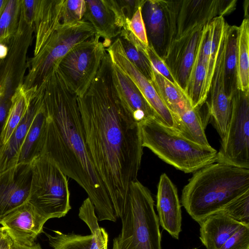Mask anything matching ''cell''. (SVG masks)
<instances>
[{
  "label": "cell",
  "mask_w": 249,
  "mask_h": 249,
  "mask_svg": "<svg viewBox=\"0 0 249 249\" xmlns=\"http://www.w3.org/2000/svg\"><path fill=\"white\" fill-rule=\"evenodd\" d=\"M111 73L116 93L134 119L140 123L150 118L157 119L153 110L135 84L112 61Z\"/></svg>",
  "instance_id": "obj_21"
},
{
  "label": "cell",
  "mask_w": 249,
  "mask_h": 249,
  "mask_svg": "<svg viewBox=\"0 0 249 249\" xmlns=\"http://www.w3.org/2000/svg\"><path fill=\"white\" fill-rule=\"evenodd\" d=\"M86 10L82 20L90 23L96 34L104 39L107 49L111 39L119 36L127 25L117 0H86Z\"/></svg>",
  "instance_id": "obj_16"
},
{
  "label": "cell",
  "mask_w": 249,
  "mask_h": 249,
  "mask_svg": "<svg viewBox=\"0 0 249 249\" xmlns=\"http://www.w3.org/2000/svg\"><path fill=\"white\" fill-rule=\"evenodd\" d=\"M249 1L246 0L244 3V18H249Z\"/></svg>",
  "instance_id": "obj_45"
},
{
  "label": "cell",
  "mask_w": 249,
  "mask_h": 249,
  "mask_svg": "<svg viewBox=\"0 0 249 249\" xmlns=\"http://www.w3.org/2000/svg\"><path fill=\"white\" fill-rule=\"evenodd\" d=\"M149 190L137 180L119 212L122 230L112 249H161V233Z\"/></svg>",
  "instance_id": "obj_5"
},
{
  "label": "cell",
  "mask_w": 249,
  "mask_h": 249,
  "mask_svg": "<svg viewBox=\"0 0 249 249\" xmlns=\"http://www.w3.org/2000/svg\"><path fill=\"white\" fill-rule=\"evenodd\" d=\"M142 145L160 159L185 173L214 163L217 151L187 139L176 130L152 117L139 123Z\"/></svg>",
  "instance_id": "obj_4"
},
{
  "label": "cell",
  "mask_w": 249,
  "mask_h": 249,
  "mask_svg": "<svg viewBox=\"0 0 249 249\" xmlns=\"http://www.w3.org/2000/svg\"><path fill=\"white\" fill-rule=\"evenodd\" d=\"M157 209L159 223L173 238L179 239L182 215L178 191L165 174L160 178L157 194Z\"/></svg>",
  "instance_id": "obj_19"
},
{
  "label": "cell",
  "mask_w": 249,
  "mask_h": 249,
  "mask_svg": "<svg viewBox=\"0 0 249 249\" xmlns=\"http://www.w3.org/2000/svg\"><path fill=\"white\" fill-rule=\"evenodd\" d=\"M220 249H249V225L242 224Z\"/></svg>",
  "instance_id": "obj_37"
},
{
  "label": "cell",
  "mask_w": 249,
  "mask_h": 249,
  "mask_svg": "<svg viewBox=\"0 0 249 249\" xmlns=\"http://www.w3.org/2000/svg\"><path fill=\"white\" fill-rule=\"evenodd\" d=\"M221 211L238 222L249 225V192L228 204Z\"/></svg>",
  "instance_id": "obj_35"
},
{
  "label": "cell",
  "mask_w": 249,
  "mask_h": 249,
  "mask_svg": "<svg viewBox=\"0 0 249 249\" xmlns=\"http://www.w3.org/2000/svg\"><path fill=\"white\" fill-rule=\"evenodd\" d=\"M197 249L196 248H194V249Z\"/></svg>",
  "instance_id": "obj_49"
},
{
  "label": "cell",
  "mask_w": 249,
  "mask_h": 249,
  "mask_svg": "<svg viewBox=\"0 0 249 249\" xmlns=\"http://www.w3.org/2000/svg\"><path fill=\"white\" fill-rule=\"evenodd\" d=\"M38 0H22L21 15L29 24L34 25Z\"/></svg>",
  "instance_id": "obj_41"
},
{
  "label": "cell",
  "mask_w": 249,
  "mask_h": 249,
  "mask_svg": "<svg viewBox=\"0 0 249 249\" xmlns=\"http://www.w3.org/2000/svg\"><path fill=\"white\" fill-rule=\"evenodd\" d=\"M10 249H42L39 243H35L31 246L21 245L12 241Z\"/></svg>",
  "instance_id": "obj_43"
},
{
  "label": "cell",
  "mask_w": 249,
  "mask_h": 249,
  "mask_svg": "<svg viewBox=\"0 0 249 249\" xmlns=\"http://www.w3.org/2000/svg\"><path fill=\"white\" fill-rule=\"evenodd\" d=\"M47 220L28 202L15 209L0 220V224L13 242L31 246L37 236L43 232Z\"/></svg>",
  "instance_id": "obj_18"
},
{
  "label": "cell",
  "mask_w": 249,
  "mask_h": 249,
  "mask_svg": "<svg viewBox=\"0 0 249 249\" xmlns=\"http://www.w3.org/2000/svg\"><path fill=\"white\" fill-rule=\"evenodd\" d=\"M112 61L135 84L151 107L157 120L176 130L174 119L151 82L144 77L127 57L119 37L106 49Z\"/></svg>",
  "instance_id": "obj_13"
},
{
  "label": "cell",
  "mask_w": 249,
  "mask_h": 249,
  "mask_svg": "<svg viewBox=\"0 0 249 249\" xmlns=\"http://www.w3.org/2000/svg\"><path fill=\"white\" fill-rule=\"evenodd\" d=\"M249 192V169L213 163L195 172L183 187L181 203L199 224Z\"/></svg>",
  "instance_id": "obj_3"
},
{
  "label": "cell",
  "mask_w": 249,
  "mask_h": 249,
  "mask_svg": "<svg viewBox=\"0 0 249 249\" xmlns=\"http://www.w3.org/2000/svg\"><path fill=\"white\" fill-rule=\"evenodd\" d=\"M32 178L31 163H20L0 173V220L28 202Z\"/></svg>",
  "instance_id": "obj_15"
},
{
  "label": "cell",
  "mask_w": 249,
  "mask_h": 249,
  "mask_svg": "<svg viewBox=\"0 0 249 249\" xmlns=\"http://www.w3.org/2000/svg\"><path fill=\"white\" fill-rule=\"evenodd\" d=\"M8 0H0V17L4 9Z\"/></svg>",
  "instance_id": "obj_46"
},
{
  "label": "cell",
  "mask_w": 249,
  "mask_h": 249,
  "mask_svg": "<svg viewBox=\"0 0 249 249\" xmlns=\"http://www.w3.org/2000/svg\"><path fill=\"white\" fill-rule=\"evenodd\" d=\"M34 32V25L28 24L20 15L18 29L7 44L8 53L0 66V97L11 99L23 84Z\"/></svg>",
  "instance_id": "obj_10"
},
{
  "label": "cell",
  "mask_w": 249,
  "mask_h": 249,
  "mask_svg": "<svg viewBox=\"0 0 249 249\" xmlns=\"http://www.w3.org/2000/svg\"><path fill=\"white\" fill-rule=\"evenodd\" d=\"M236 2V0H180L176 39L203 27L216 17L230 14L235 9Z\"/></svg>",
  "instance_id": "obj_11"
},
{
  "label": "cell",
  "mask_w": 249,
  "mask_h": 249,
  "mask_svg": "<svg viewBox=\"0 0 249 249\" xmlns=\"http://www.w3.org/2000/svg\"><path fill=\"white\" fill-rule=\"evenodd\" d=\"M78 216L88 226L91 234L82 235L53 231V235L46 234L50 246L53 249H108V233L99 226L94 207L89 197L80 206Z\"/></svg>",
  "instance_id": "obj_12"
},
{
  "label": "cell",
  "mask_w": 249,
  "mask_h": 249,
  "mask_svg": "<svg viewBox=\"0 0 249 249\" xmlns=\"http://www.w3.org/2000/svg\"><path fill=\"white\" fill-rule=\"evenodd\" d=\"M22 0H8L0 17V42L6 45L17 32L20 21Z\"/></svg>",
  "instance_id": "obj_34"
},
{
  "label": "cell",
  "mask_w": 249,
  "mask_h": 249,
  "mask_svg": "<svg viewBox=\"0 0 249 249\" xmlns=\"http://www.w3.org/2000/svg\"><path fill=\"white\" fill-rule=\"evenodd\" d=\"M249 19L244 18L238 26L237 82L238 89L249 91Z\"/></svg>",
  "instance_id": "obj_33"
},
{
  "label": "cell",
  "mask_w": 249,
  "mask_h": 249,
  "mask_svg": "<svg viewBox=\"0 0 249 249\" xmlns=\"http://www.w3.org/2000/svg\"><path fill=\"white\" fill-rule=\"evenodd\" d=\"M56 69L44 84L47 123L41 154L51 157L84 189L98 221L116 222L117 213L88 153L77 97Z\"/></svg>",
  "instance_id": "obj_2"
},
{
  "label": "cell",
  "mask_w": 249,
  "mask_h": 249,
  "mask_svg": "<svg viewBox=\"0 0 249 249\" xmlns=\"http://www.w3.org/2000/svg\"><path fill=\"white\" fill-rule=\"evenodd\" d=\"M111 62L106 53L89 88L77 102L89 156L118 215L131 184L138 180L143 147L139 123L115 90Z\"/></svg>",
  "instance_id": "obj_1"
},
{
  "label": "cell",
  "mask_w": 249,
  "mask_h": 249,
  "mask_svg": "<svg viewBox=\"0 0 249 249\" xmlns=\"http://www.w3.org/2000/svg\"><path fill=\"white\" fill-rule=\"evenodd\" d=\"M146 50L152 67L169 81L178 86L164 60L156 53L150 45H148Z\"/></svg>",
  "instance_id": "obj_39"
},
{
  "label": "cell",
  "mask_w": 249,
  "mask_h": 249,
  "mask_svg": "<svg viewBox=\"0 0 249 249\" xmlns=\"http://www.w3.org/2000/svg\"><path fill=\"white\" fill-rule=\"evenodd\" d=\"M11 104V98L0 97V135Z\"/></svg>",
  "instance_id": "obj_42"
},
{
  "label": "cell",
  "mask_w": 249,
  "mask_h": 249,
  "mask_svg": "<svg viewBox=\"0 0 249 249\" xmlns=\"http://www.w3.org/2000/svg\"><path fill=\"white\" fill-rule=\"evenodd\" d=\"M31 163L32 178L28 202L47 220L66 216L71 209L67 176L46 153Z\"/></svg>",
  "instance_id": "obj_6"
},
{
  "label": "cell",
  "mask_w": 249,
  "mask_h": 249,
  "mask_svg": "<svg viewBox=\"0 0 249 249\" xmlns=\"http://www.w3.org/2000/svg\"><path fill=\"white\" fill-rule=\"evenodd\" d=\"M44 86L37 90L29 109L18 125L9 140L0 150V173L11 167V162L19 149L34 117L43 102Z\"/></svg>",
  "instance_id": "obj_25"
},
{
  "label": "cell",
  "mask_w": 249,
  "mask_h": 249,
  "mask_svg": "<svg viewBox=\"0 0 249 249\" xmlns=\"http://www.w3.org/2000/svg\"><path fill=\"white\" fill-rule=\"evenodd\" d=\"M176 130L182 135L196 143L209 146L205 132V124L199 109L187 107L179 115L174 117Z\"/></svg>",
  "instance_id": "obj_31"
},
{
  "label": "cell",
  "mask_w": 249,
  "mask_h": 249,
  "mask_svg": "<svg viewBox=\"0 0 249 249\" xmlns=\"http://www.w3.org/2000/svg\"><path fill=\"white\" fill-rule=\"evenodd\" d=\"M148 45L162 59L170 45L167 15L161 0H145L142 7Z\"/></svg>",
  "instance_id": "obj_20"
},
{
  "label": "cell",
  "mask_w": 249,
  "mask_h": 249,
  "mask_svg": "<svg viewBox=\"0 0 249 249\" xmlns=\"http://www.w3.org/2000/svg\"><path fill=\"white\" fill-rule=\"evenodd\" d=\"M238 26L227 24L225 32L223 75L225 91L231 99L238 90L237 82V37Z\"/></svg>",
  "instance_id": "obj_28"
},
{
  "label": "cell",
  "mask_w": 249,
  "mask_h": 249,
  "mask_svg": "<svg viewBox=\"0 0 249 249\" xmlns=\"http://www.w3.org/2000/svg\"><path fill=\"white\" fill-rule=\"evenodd\" d=\"M227 24L223 17H217L205 25L202 30L197 52L207 67L209 89Z\"/></svg>",
  "instance_id": "obj_22"
},
{
  "label": "cell",
  "mask_w": 249,
  "mask_h": 249,
  "mask_svg": "<svg viewBox=\"0 0 249 249\" xmlns=\"http://www.w3.org/2000/svg\"><path fill=\"white\" fill-rule=\"evenodd\" d=\"M117 0L121 12L126 21L127 26L133 15L140 7H142L145 1V0Z\"/></svg>",
  "instance_id": "obj_40"
},
{
  "label": "cell",
  "mask_w": 249,
  "mask_h": 249,
  "mask_svg": "<svg viewBox=\"0 0 249 249\" xmlns=\"http://www.w3.org/2000/svg\"><path fill=\"white\" fill-rule=\"evenodd\" d=\"M64 0H38L34 22L36 55L48 39L61 24Z\"/></svg>",
  "instance_id": "obj_24"
},
{
  "label": "cell",
  "mask_w": 249,
  "mask_h": 249,
  "mask_svg": "<svg viewBox=\"0 0 249 249\" xmlns=\"http://www.w3.org/2000/svg\"><path fill=\"white\" fill-rule=\"evenodd\" d=\"M96 34L92 25L81 20L72 24H61L38 53L28 59V73L23 86L26 89L37 90L57 68L59 61L75 45Z\"/></svg>",
  "instance_id": "obj_7"
},
{
  "label": "cell",
  "mask_w": 249,
  "mask_h": 249,
  "mask_svg": "<svg viewBox=\"0 0 249 249\" xmlns=\"http://www.w3.org/2000/svg\"><path fill=\"white\" fill-rule=\"evenodd\" d=\"M6 232L2 227L0 228V239H1L5 234Z\"/></svg>",
  "instance_id": "obj_47"
},
{
  "label": "cell",
  "mask_w": 249,
  "mask_h": 249,
  "mask_svg": "<svg viewBox=\"0 0 249 249\" xmlns=\"http://www.w3.org/2000/svg\"><path fill=\"white\" fill-rule=\"evenodd\" d=\"M207 76L206 66L197 50L184 91L193 108L199 109L207 99L209 89L207 86Z\"/></svg>",
  "instance_id": "obj_30"
},
{
  "label": "cell",
  "mask_w": 249,
  "mask_h": 249,
  "mask_svg": "<svg viewBox=\"0 0 249 249\" xmlns=\"http://www.w3.org/2000/svg\"><path fill=\"white\" fill-rule=\"evenodd\" d=\"M231 104L227 133L215 162L249 169V91L237 90Z\"/></svg>",
  "instance_id": "obj_9"
},
{
  "label": "cell",
  "mask_w": 249,
  "mask_h": 249,
  "mask_svg": "<svg viewBox=\"0 0 249 249\" xmlns=\"http://www.w3.org/2000/svg\"><path fill=\"white\" fill-rule=\"evenodd\" d=\"M12 240L6 233L0 239V249H9L12 243Z\"/></svg>",
  "instance_id": "obj_44"
},
{
  "label": "cell",
  "mask_w": 249,
  "mask_h": 249,
  "mask_svg": "<svg viewBox=\"0 0 249 249\" xmlns=\"http://www.w3.org/2000/svg\"><path fill=\"white\" fill-rule=\"evenodd\" d=\"M86 10L85 0H64L61 23L72 24L82 20Z\"/></svg>",
  "instance_id": "obj_36"
},
{
  "label": "cell",
  "mask_w": 249,
  "mask_h": 249,
  "mask_svg": "<svg viewBox=\"0 0 249 249\" xmlns=\"http://www.w3.org/2000/svg\"><path fill=\"white\" fill-rule=\"evenodd\" d=\"M152 70L153 75L150 82L174 118L191 105L190 103L178 86L169 81L153 68Z\"/></svg>",
  "instance_id": "obj_29"
},
{
  "label": "cell",
  "mask_w": 249,
  "mask_h": 249,
  "mask_svg": "<svg viewBox=\"0 0 249 249\" xmlns=\"http://www.w3.org/2000/svg\"><path fill=\"white\" fill-rule=\"evenodd\" d=\"M203 27L175 40L163 60L178 86L185 90Z\"/></svg>",
  "instance_id": "obj_17"
},
{
  "label": "cell",
  "mask_w": 249,
  "mask_h": 249,
  "mask_svg": "<svg viewBox=\"0 0 249 249\" xmlns=\"http://www.w3.org/2000/svg\"><path fill=\"white\" fill-rule=\"evenodd\" d=\"M47 123V115L43 103L36 112L29 129L11 167L23 163H31L42 152Z\"/></svg>",
  "instance_id": "obj_26"
},
{
  "label": "cell",
  "mask_w": 249,
  "mask_h": 249,
  "mask_svg": "<svg viewBox=\"0 0 249 249\" xmlns=\"http://www.w3.org/2000/svg\"><path fill=\"white\" fill-rule=\"evenodd\" d=\"M118 37L128 59L144 77L151 81L153 70L146 53L147 46L126 28L122 30Z\"/></svg>",
  "instance_id": "obj_32"
},
{
  "label": "cell",
  "mask_w": 249,
  "mask_h": 249,
  "mask_svg": "<svg viewBox=\"0 0 249 249\" xmlns=\"http://www.w3.org/2000/svg\"><path fill=\"white\" fill-rule=\"evenodd\" d=\"M36 89L20 85L11 97V104L0 135V150L5 146L27 112Z\"/></svg>",
  "instance_id": "obj_27"
},
{
  "label": "cell",
  "mask_w": 249,
  "mask_h": 249,
  "mask_svg": "<svg viewBox=\"0 0 249 249\" xmlns=\"http://www.w3.org/2000/svg\"><path fill=\"white\" fill-rule=\"evenodd\" d=\"M199 224V238L206 249H220L242 225L223 211L210 215Z\"/></svg>",
  "instance_id": "obj_23"
},
{
  "label": "cell",
  "mask_w": 249,
  "mask_h": 249,
  "mask_svg": "<svg viewBox=\"0 0 249 249\" xmlns=\"http://www.w3.org/2000/svg\"><path fill=\"white\" fill-rule=\"evenodd\" d=\"M107 53L96 34L73 46L59 61L57 69L77 97L86 94Z\"/></svg>",
  "instance_id": "obj_8"
},
{
  "label": "cell",
  "mask_w": 249,
  "mask_h": 249,
  "mask_svg": "<svg viewBox=\"0 0 249 249\" xmlns=\"http://www.w3.org/2000/svg\"><path fill=\"white\" fill-rule=\"evenodd\" d=\"M224 45L225 34L219 50L210 85L208 95L209 99H207L205 102L207 121L210 119L221 141L223 140L226 136L232 109L231 99L229 98L227 95L224 87Z\"/></svg>",
  "instance_id": "obj_14"
},
{
  "label": "cell",
  "mask_w": 249,
  "mask_h": 249,
  "mask_svg": "<svg viewBox=\"0 0 249 249\" xmlns=\"http://www.w3.org/2000/svg\"><path fill=\"white\" fill-rule=\"evenodd\" d=\"M125 28H128L143 44L148 46L145 27L142 14V7H140L135 13Z\"/></svg>",
  "instance_id": "obj_38"
},
{
  "label": "cell",
  "mask_w": 249,
  "mask_h": 249,
  "mask_svg": "<svg viewBox=\"0 0 249 249\" xmlns=\"http://www.w3.org/2000/svg\"><path fill=\"white\" fill-rule=\"evenodd\" d=\"M3 59H4V58H3L0 56V66L2 61L3 60Z\"/></svg>",
  "instance_id": "obj_48"
}]
</instances>
